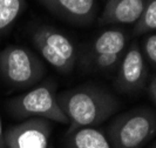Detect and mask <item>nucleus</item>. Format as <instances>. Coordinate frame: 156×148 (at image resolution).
I'll list each match as a JSON object with an SVG mask.
<instances>
[{"label":"nucleus","instance_id":"nucleus-15","mask_svg":"<svg viewBox=\"0 0 156 148\" xmlns=\"http://www.w3.org/2000/svg\"><path fill=\"white\" fill-rule=\"evenodd\" d=\"M141 51L144 59H147L149 63L156 68V34H151L143 40Z\"/></svg>","mask_w":156,"mask_h":148},{"label":"nucleus","instance_id":"nucleus-2","mask_svg":"<svg viewBox=\"0 0 156 148\" xmlns=\"http://www.w3.org/2000/svg\"><path fill=\"white\" fill-rule=\"evenodd\" d=\"M156 135V112L137 107L117 115L107 128L112 148H143Z\"/></svg>","mask_w":156,"mask_h":148},{"label":"nucleus","instance_id":"nucleus-5","mask_svg":"<svg viewBox=\"0 0 156 148\" xmlns=\"http://www.w3.org/2000/svg\"><path fill=\"white\" fill-rule=\"evenodd\" d=\"M32 42L41 58L55 70L68 74L78 61V48L73 40L52 26H39L32 34Z\"/></svg>","mask_w":156,"mask_h":148},{"label":"nucleus","instance_id":"nucleus-4","mask_svg":"<svg viewBox=\"0 0 156 148\" xmlns=\"http://www.w3.org/2000/svg\"><path fill=\"white\" fill-rule=\"evenodd\" d=\"M56 86L52 81L44 82L27 93L7 102L9 113L19 119L44 117L49 121L68 125L69 120L58 101Z\"/></svg>","mask_w":156,"mask_h":148},{"label":"nucleus","instance_id":"nucleus-18","mask_svg":"<svg viewBox=\"0 0 156 148\" xmlns=\"http://www.w3.org/2000/svg\"><path fill=\"white\" fill-rule=\"evenodd\" d=\"M47 148H54V146H52V145H49V146H48V147Z\"/></svg>","mask_w":156,"mask_h":148},{"label":"nucleus","instance_id":"nucleus-3","mask_svg":"<svg viewBox=\"0 0 156 148\" xmlns=\"http://www.w3.org/2000/svg\"><path fill=\"white\" fill-rule=\"evenodd\" d=\"M45 74L44 61L27 47L9 45L0 52V75L13 88H30Z\"/></svg>","mask_w":156,"mask_h":148},{"label":"nucleus","instance_id":"nucleus-10","mask_svg":"<svg viewBox=\"0 0 156 148\" xmlns=\"http://www.w3.org/2000/svg\"><path fill=\"white\" fill-rule=\"evenodd\" d=\"M127 33L119 28H112L102 32L94 40H92L82 53L86 54H113L125 53L127 45Z\"/></svg>","mask_w":156,"mask_h":148},{"label":"nucleus","instance_id":"nucleus-11","mask_svg":"<svg viewBox=\"0 0 156 148\" xmlns=\"http://www.w3.org/2000/svg\"><path fill=\"white\" fill-rule=\"evenodd\" d=\"M68 148H112L106 134L95 127H83L67 133Z\"/></svg>","mask_w":156,"mask_h":148},{"label":"nucleus","instance_id":"nucleus-14","mask_svg":"<svg viewBox=\"0 0 156 148\" xmlns=\"http://www.w3.org/2000/svg\"><path fill=\"white\" fill-rule=\"evenodd\" d=\"M156 31V0H146L140 18L134 23V35H143Z\"/></svg>","mask_w":156,"mask_h":148},{"label":"nucleus","instance_id":"nucleus-12","mask_svg":"<svg viewBox=\"0 0 156 148\" xmlns=\"http://www.w3.org/2000/svg\"><path fill=\"white\" fill-rule=\"evenodd\" d=\"M125 53L113 54H86L82 53L80 58L81 67L92 73H110L119 67Z\"/></svg>","mask_w":156,"mask_h":148},{"label":"nucleus","instance_id":"nucleus-6","mask_svg":"<svg viewBox=\"0 0 156 148\" xmlns=\"http://www.w3.org/2000/svg\"><path fill=\"white\" fill-rule=\"evenodd\" d=\"M147 79L148 68L144 55L134 41L121 59L114 85L120 93L134 94L141 92L146 87Z\"/></svg>","mask_w":156,"mask_h":148},{"label":"nucleus","instance_id":"nucleus-13","mask_svg":"<svg viewBox=\"0 0 156 148\" xmlns=\"http://www.w3.org/2000/svg\"><path fill=\"white\" fill-rule=\"evenodd\" d=\"M26 7V0H0V35L16 23Z\"/></svg>","mask_w":156,"mask_h":148},{"label":"nucleus","instance_id":"nucleus-19","mask_svg":"<svg viewBox=\"0 0 156 148\" xmlns=\"http://www.w3.org/2000/svg\"><path fill=\"white\" fill-rule=\"evenodd\" d=\"M151 148H156V143H155V145H154V146H153Z\"/></svg>","mask_w":156,"mask_h":148},{"label":"nucleus","instance_id":"nucleus-16","mask_svg":"<svg viewBox=\"0 0 156 148\" xmlns=\"http://www.w3.org/2000/svg\"><path fill=\"white\" fill-rule=\"evenodd\" d=\"M148 94L149 98L151 99V101L154 102V105L156 106V74L153 75L148 84Z\"/></svg>","mask_w":156,"mask_h":148},{"label":"nucleus","instance_id":"nucleus-9","mask_svg":"<svg viewBox=\"0 0 156 148\" xmlns=\"http://www.w3.org/2000/svg\"><path fill=\"white\" fill-rule=\"evenodd\" d=\"M146 0H106L99 25L135 23L143 11Z\"/></svg>","mask_w":156,"mask_h":148},{"label":"nucleus","instance_id":"nucleus-8","mask_svg":"<svg viewBox=\"0 0 156 148\" xmlns=\"http://www.w3.org/2000/svg\"><path fill=\"white\" fill-rule=\"evenodd\" d=\"M52 14L76 26L90 25L98 16V0H39Z\"/></svg>","mask_w":156,"mask_h":148},{"label":"nucleus","instance_id":"nucleus-7","mask_svg":"<svg viewBox=\"0 0 156 148\" xmlns=\"http://www.w3.org/2000/svg\"><path fill=\"white\" fill-rule=\"evenodd\" d=\"M53 132L52 122L44 117H30L5 132L7 148H47Z\"/></svg>","mask_w":156,"mask_h":148},{"label":"nucleus","instance_id":"nucleus-1","mask_svg":"<svg viewBox=\"0 0 156 148\" xmlns=\"http://www.w3.org/2000/svg\"><path fill=\"white\" fill-rule=\"evenodd\" d=\"M58 101L69 124L67 133L95 127L113 117L120 108L116 96L96 84H85L58 94Z\"/></svg>","mask_w":156,"mask_h":148},{"label":"nucleus","instance_id":"nucleus-17","mask_svg":"<svg viewBox=\"0 0 156 148\" xmlns=\"http://www.w3.org/2000/svg\"><path fill=\"white\" fill-rule=\"evenodd\" d=\"M0 148H7L6 142H5V132H4L2 125H1V117H0Z\"/></svg>","mask_w":156,"mask_h":148}]
</instances>
